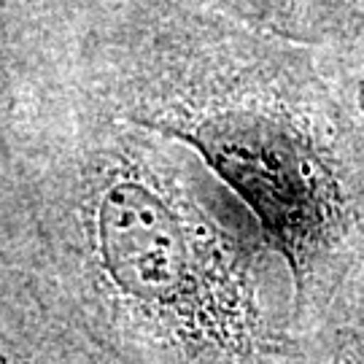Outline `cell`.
<instances>
[{
	"instance_id": "obj_1",
	"label": "cell",
	"mask_w": 364,
	"mask_h": 364,
	"mask_svg": "<svg viewBox=\"0 0 364 364\" xmlns=\"http://www.w3.org/2000/svg\"><path fill=\"white\" fill-rule=\"evenodd\" d=\"M0 197V254L108 364L294 362V275L257 216L70 73L14 135Z\"/></svg>"
},
{
	"instance_id": "obj_2",
	"label": "cell",
	"mask_w": 364,
	"mask_h": 364,
	"mask_svg": "<svg viewBox=\"0 0 364 364\" xmlns=\"http://www.w3.org/2000/svg\"><path fill=\"white\" fill-rule=\"evenodd\" d=\"M70 76L246 203L291 267L294 329L364 264V127L335 49L203 0H87Z\"/></svg>"
},
{
	"instance_id": "obj_3",
	"label": "cell",
	"mask_w": 364,
	"mask_h": 364,
	"mask_svg": "<svg viewBox=\"0 0 364 364\" xmlns=\"http://www.w3.org/2000/svg\"><path fill=\"white\" fill-rule=\"evenodd\" d=\"M0 364H108L0 254Z\"/></svg>"
},
{
	"instance_id": "obj_4",
	"label": "cell",
	"mask_w": 364,
	"mask_h": 364,
	"mask_svg": "<svg viewBox=\"0 0 364 364\" xmlns=\"http://www.w3.org/2000/svg\"><path fill=\"white\" fill-rule=\"evenodd\" d=\"M251 27L308 46H343L364 36V0H203Z\"/></svg>"
},
{
	"instance_id": "obj_5",
	"label": "cell",
	"mask_w": 364,
	"mask_h": 364,
	"mask_svg": "<svg viewBox=\"0 0 364 364\" xmlns=\"http://www.w3.org/2000/svg\"><path fill=\"white\" fill-rule=\"evenodd\" d=\"M291 364H364V264L335 289L321 311L297 326Z\"/></svg>"
},
{
	"instance_id": "obj_6",
	"label": "cell",
	"mask_w": 364,
	"mask_h": 364,
	"mask_svg": "<svg viewBox=\"0 0 364 364\" xmlns=\"http://www.w3.org/2000/svg\"><path fill=\"white\" fill-rule=\"evenodd\" d=\"M329 49L338 52L340 65H343L346 76H348V84H351V92H353V103H356V111H359V119H362V127H364V36L351 41V43L329 46Z\"/></svg>"
}]
</instances>
